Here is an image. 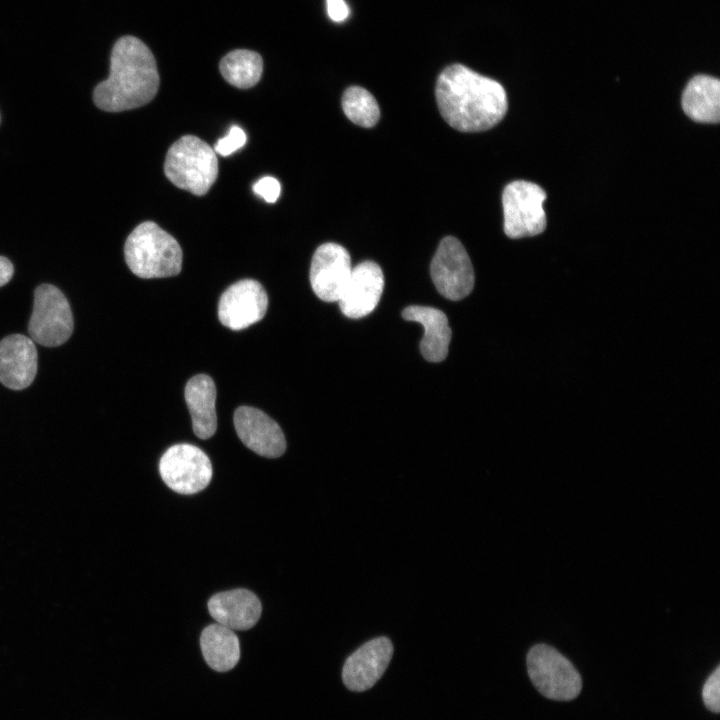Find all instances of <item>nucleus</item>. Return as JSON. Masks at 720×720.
<instances>
[{
	"mask_svg": "<svg viewBox=\"0 0 720 720\" xmlns=\"http://www.w3.org/2000/svg\"><path fill=\"white\" fill-rule=\"evenodd\" d=\"M392 655L393 645L387 637H377L364 643L344 662V685L355 692L370 689L384 674Z\"/></svg>",
	"mask_w": 720,
	"mask_h": 720,
	"instance_id": "f8f14e48",
	"label": "nucleus"
},
{
	"mask_svg": "<svg viewBox=\"0 0 720 720\" xmlns=\"http://www.w3.org/2000/svg\"><path fill=\"white\" fill-rule=\"evenodd\" d=\"M206 663L218 672L231 670L240 659V644L232 629L219 623L208 625L200 636Z\"/></svg>",
	"mask_w": 720,
	"mask_h": 720,
	"instance_id": "aec40b11",
	"label": "nucleus"
},
{
	"mask_svg": "<svg viewBox=\"0 0 720 720\" xmlns=\"http://www.w3.org/2000/svg\"><path fill=\"white\" fill-rule=\"evenodd\" d=\"M129 269L140 278H163L179 274L182 250L177 240L152 221L139 224L124 246Z\"/></svg>",
	"mask_w": 720,
	"mask_h": 720,
	"instance_id": "7ed1b4c3",
	"label": "nucleus"
},
{
	"mask_svg": "<svg viewBox=\"0 0 720 720\" xmlns=\"http://www.w3.org/2000/svg\"><path fill=\"white\" fill-rule=\"evenodd\" d=\"M682 108L685 114L696 122L718 123L720 120V81L708 75L693 77L684 89Z\"/></svg>",
	"mask_w": 720,
	"mask_h": 720,
	"instance_id": "6ab92c4d",
	"label": "nucleus"
},
{
	"mask_svg": "<svg viewBox=\"0 0 720 720\" xmlns=\"http://www.w3.org/2000/svg\"><path fill=\"white\" fill-rule=\"evenodd\" d=\"M342 108L346 117L354 124L371 128L380 118V109L374 96L365 88L351 86L342 96Z\"/></svg>",
	"mask_w": 720,
	"mask_h": 720,
	"instance_id": "4be33fe9",
	"label": "nucleus"
},
{
	"mask_svg": "<svg viewBox=\"0 0 720 720\" xmlns=\"http://www.w3.org/2000/svg\"><path fill=\"white\" fill-rule=\"evenodd\" d=\"M268 296L256 280L243 279L228 287L218 304L220 322L232 330H241L260 321L267 311Z\"/></svg>",
	"mask_w": 720,
	"mask_h": 720,
	"instance_id": "9d476101",
	"label": "nucleus"
},
{
	"mask_svg": "<svg viewBox=\"0 0 720 720\" xmlns=\"http://www.w3.org/2000/svg\"><path fill=\"white\" fill-rule=\"evenodd\" d=\"M348 251L341 245L328 242L320 245L312 257L310 284L318 298L338 302L352 272Z\"/></svg>",
	"mask_w": 720,
	"mask_h": 720,
	"instance_id": "9b49d317",
	"label": "nucleus"
},
{
	"mask_svg": "<svg viewBox=\"0 0 720 720\" xmlns=\"http://www.w3.org/2000/svg\"><path fill=\"white\" fill-rule=\"evenodd\" d=\"M247 141L245 132L239 126L230 127L226 136L220 138L215 144V151L221 156H229L242 148Z\"/></svg>",
	"mask_w": 720,
	"mask_h": 720,
	"instance_id": "5701e85b",
	"label": "nucleus"
},
{
	"mask_svg": "<svg viewBox=\"0 0 720 720\" xmlns=\"http://www.w3.org/2000/svg\"><path fill=\"white\" fill-rule=\"evenodd\" d=\"M159 472L169 488L188 495L203 490L210 483L212 465L200 448L181 443L165 451L159 461Z\"/></svg>",
	"mask_w": 720,
	"mask_h": 720,
	"instance_id": "1a4fd4ad",
	"label": "nucleus"
},
{
	"mask_svg": "<svg viewBox=\"0 0 720 720\" xmlns=\"http://www.w3.org/2000/svg\"><path fill=\"white\" fill-rule=\"evenodd\" d=\"M702 698L705 706L712 712L719 713L720 711V666H717L715 671L706 680L703 690Z\"/></svg>",
	"mask_w": 720,
	"mask_h": 720,
	"instance_id": "b1692460",
	"label": "nucleus"
},
{
	"mask_svg": "<svg viewBox=\"0 0 720 720\" xmlns=\"http://www.w3.org/2000/svg\"><path fill=\"white\" fill-rule=\"evenodd\" d=\"M38 355L33 340L13 334L0 341V382L12 390L28 387L37 373Z\"/></svg>",
	"mask_w": 720,
	"mask_h": 720,
	"instance_id": "2eb2a0df",
	"label": "nucleus"
},
{
	"mask_svg": "<svg viewBox=\"0 0 720 720\" xmlns=\"http://www.w3.org/2000/svg\"><path fill=\"white\" fill-rule=\"evenodd\" d=\"M435 96L443 119L461 132H482L497 125L508 109L504 87L462 64L439 75Z\"/></svg>",
	"mask_w": 720,
	"mask_h": 720,
	"instance_id": "f257e3e1",
	"label": "nucleus"
},
{
	"mask_svg": "<svg viewBox=\"0 0 720 720\" xmlns=\"http://www.w3.org/2000/svg\"><path fill=\"white\" fill-rule=\"evenodd\" d=\"M14 268L9 259L0 256V287L7 284L13 276Z\"/></svg>",
	"mask_w": 720,
	"mask_h": 720,
	"instance_id": "bb28decb",
	"label": "nucleus"
},
{
	"mask_svg": "<svg viewBox=\"0 0 720 720\" xmlns=\"http://www.w3.org/2000/svg\"><path fill=\"white\" fill-rule=\"evenodd\" d=\"M164 172L178 188L194 195L206 194L218 175L215 151L194 135H185L169 148Z\"/></svg>",
	"mask_w": 720,
	"mask_h": 720,
	"instance_id": "20e7f679",
	"label": "nucleus"
},
{
	"mask_svg": "<svg viewBox=\"0 0 720 720\" xmlns=\"http://www.w3.org/2000/svg\"><path fill=\"white\" fill-rule=\"evenodd\" d=\"M527 670L533 685L546 698L568 701L581 691L578 671L566 657L547 644H537L529 650Z\"/></svg>",
	"mask_w": 720,
	"mask_h": 720,
	"instance_id": "39448f33",
	"label": "nucleus"
},
{
	"mask_svg": "<svg viewBox=\"0 0 720 720\" xmlns=\"http://www.w3.org/2000/svg\"><path fill=\"white\" fill-rule=\"evenodd\" d=\"M234 426L243 444L260 456L277 458L286 449L279 425L263 411L241 406L234 412Z\"/></svg>",
	"mask_w": 720,
	"mask_h": 720,
	"instance_id": "ddd939ff",
	"label": "nucleus"
},
{
	"mask_svg": "<svg viewBox=\"0 0 720 720\" xmlns=\"http://www.w3.org/2000/svg\"><path fill=\"white\" fill-rule=\"evenodd\" d=\"M327 13L334 22H342L349 16V7L344 0H326Z\"/></svg>",
	"mask_w": 720,
	"mask_h": 720,
	"instance_id": "a878e982",
	"label": "nucleus"
},
{
	"mask_svg": "<svg viewBox=\"0 0 720 720\" xmlns=\"http://www.w3.org/2000/svg\"><path fill=\"white\" fill-rule=\"evenodd\" d=\"M159 88V74L150 49L134 36L116 41L109 77L94 89L93 101L104 111L121 112L149 103Z\"/></svg>",
	"mask_w": 720,
	"mask_h": 720,
	"instance_id": "f03ea898",
	"label": "nucleus"
},
{
	"mask_svg": "<svg viewBox=\"0 0 720 720\" xmlns=\"http://www.w3.org/2000/svg\"><path fill=\"white\" fill-rule=\"evenodd\" d=\"M546 198V192L535 183L517 180L507 184L502 193L505 234L518 239L542 233L546 228Z\"/></svg>",
	"mask_w": 720,
	"mask_h": 720,
	"instance_id": "423d86ee",
	"label": "nucleus"
},
{
	"mask_svg": "<svg viewBox=\"0 0 720 720\" xmlns=\"http://www.w3.org/2000/svg\"><path fill=\"white\" fill-rule=\"evenodd\" d=\"M193 431L201 439L210 438L217 429L216 387L213 379L205 374L193 376L185 387Z\"/></svg>",
	"mask_w": 720,
	"mask_h": 720,
	"instance_id": "a211bd4d",
	"label": "nucleus"
},
{
	"mask_svg": "<svg viewBox=\"0 0 720 720\" xmlns=\"http://www.w3.org/2000/svg\"><path fill=\"white\" fill-rule=\"evenodd\" d=\"M384 275L373 261L352 268L348 283L338 300L342 313L352 319L370 314L379 303L384 289Z\"/></svg>",
	"mask_w": 720,
	"mask_h": 720,
	"instance_id": "4468645a",
	"label": "nucleus"
},
{
	"mask_svg": "<svg viewBox=\"0 0 720 720\" xmlns=\"http://www.w3.org/2000/svg\"><path fill=\"white\" fill-rule=\"evenodd\" d=\"M252 188L255 194L262 197L268 203H275L281 193L280 182L272 176L262 177Z\"/></svg>",
	"mask_w": 720,
	"mask_h": 720,
	"instance_id": "393cba45",
	"label": "nucleus"
},
{
	"mask_svg": "<svg viewBox=\"0 0 720 720\" xmlns=\"http://www.w3.org/2000/svg\"><path fill=\"white\" fill-rule=\"evenodd\" d=\"M402 317L423 326L422 356L430 362L443 361L448 355L452 335L445 313L433 307L412 305L403 310Z\"/></svg>",
	"mask_w": 720,
	"mask_h": 720,
	"instance_id": "f3484780",
	"label": "nucleus"
},
{
	"mask_svg": "<svg viewBox=\"0 0 720 720\" xmlns=\"http://www.w3.org/2000/svg\"><path fill=\"white\" fill-rule=\"evenodd\" d=\"M430 274L437 291L449 300H461L474 287V270L462 243L453 236L444 237L431 261Z\"/></svg>",
	"mask_w": 720,
	"mask_h": 720,
	"instance_id": "6e6552de",
	"label": "nucleus"
},
{
	"mask_svg": "<svg viewBox=\"0 0 720 720\" xmlns=\"http://www.w3.org/2000/svg\"><path fill=\"white\" fill-rule=\"evenodd\" d=\"M208 610L216 623L232 630H247L259 620L262 606L253 592L233 589L213 595Z\"/></svg>",
	"mask_w": 720,
	"mask_h": 720,
	"instance_id": "dca6fc26",
	"label": "nucleus"
},
{
	"mask_svg": "<svg viewBox=\"0 0 720 720\" xmlns=\"http://www.w3.org/2000/svg\"><path fill=\"white\" fill-rule=\"evenodd\" d=\"M219 69L228 83L237 88L246 89L254 86L260 80L263 60L255 51L237 49L222 58Z\"/></svg>",
	"mask_w": 720,
	"mask_h": 720,
	"instance_id": "412c9836",
	"label": "nucleus"
},
{
	"mask_svg": "<svg viewBox=\"0 0 720 720\" xmlns=\"http://www.w3.org/2000/svg\"><path fill=\"white\" fill-rule=\"evenodd\" d=\"M28 331L33 341L46 347L64 344L72 335V311L57 287L42 284L35 289Z\"/></svg>",
	"mask_w": 720,
	"mask_h": 720,
	"instance_id": "0eeeda50",
	"label": "nucleus"
}]
</instances>
